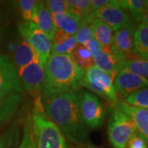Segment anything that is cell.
Instances as JSON below:
<instances>
[{
	"instance_id": "obj_1",
	"label": "cell",
	"mask_w": 148,
	"mask_h": 148,
	"mask_svg": "<svg viewBox=\"0 0 148 148\" xmlns=\"http://www.w3.org/2000/svg\"><path fill=\"white\" fill-rule=\"evenodd\" d=\"M80 91H69L42 102L45 115L58 127L64 138L76 145L87 144L89 132L79 113Z\"/></svg>"
},
{
	"instance_id": "obj_2",
	"label": "cell",
	"mask_w": 148,
	"mask_h": 148,
	"mask_svg": "<svg viewBox=\"0 0 148 148\" xmlns=\"http://www.w3.org/2000/svg\"><path fill=\"white\" fill-rule=\"evenodd\" d=\"M84 70L73 61L69 55L50 54L45 65L41 86L42 102L69 91H78L82 86Z\"/></svg>"
},
{
	"instance_id": "obj_3",
	"label": "cell",
	"mask_w": 148,
	"mask_h": 148,
	"mask_svg": "<svg viewBox=\"0 0 148 148\" xmlns=\"http://www.w3.org/2000/svg\"><path fill=\"white\" fill-rule=\"evenodd\" d=\"M31 120L37 148H68L60 130L45 115L40 98L35 101Z\"/></svg>"
},
{
	"instance_id": "obj_4",
	"label": "cell",
	"mask_w": 148,
	"mask_h": 148,
	"mask_svg": "<svg viewBox=\"0 0 148 148\" xmlns=\"http://www.w3.org/2000/svg\"><path fill=\"white\" fill-rule=\"evenodd\" d=\"M137 131V127L131 118L117 106L111 113L107 134L111 146L114 148H127L130 138Z\"/></svg>"
},
{
	"instance_id": "obj_5",
	"label": "cell",
	"mask_w": 148,
	"mask_h": 148,
	"mask_svg": "<svg viewBox=\"0 0 148 148\" xmlns=\"http://www.w3.org/2000/svg\"><path fill=\"white\" fill-rule=\"evenodd\" d=\"M114 78L111 74L92 66L84 71L82 86L116 106L119 99L114 86Z\"/></svg>"
},
{
	"instance_id": "obj_6",
	"label": "cell",
	"mask_w": 148,
	"mask_h": 148,
	"mask_svg": "<svg viewBox=\"0 0 148 148\" xmlns=\"http://www.w3.org/2000/svg\"><path fill=\"white\" fill-rule=\"evenodd\" d=\"M79 113L82 123L90 128L101 127L106 119V110L100 99L87 90L80 91Z\"/></svg>"
},
{
	"instance_id": "obj_7",
	"label": "cell",
	"mask_w": 148,
	"mask_h": 148,
	"mask_svg": "<svg viewBox=\"0 0 148 148\" xmlns=\"http://www.w3.org/2000/svg\"><path fill=\"white\" fill-rule=\"evenodd\" d=\"M21 39L28 43L37 53L40 62L45 66L51 54L52 41L32 21H24L18 25Z\"/></svg>"
},
{
	"instance_id": "obj_8",
	"label": "cell",
	"mask_w": 148,
	"mask_h": 148,
	"mask_svg": "<svg viewBox=\"0 0 148 148\" xmlns=\"http://www.w3.org/2000/svg\"><path fill=\"white\" fill-rule=\"evenodd\" d=\"M17 73L21 87L33 95L35 100L41 97L40 91L45 76V66L40 60H36L25 67L17 69Z\"/></svg>"
},
{
	"instance_id": "obj_9",
	"label": "cell",
	"mask_w": 148,
	"mask_h": 148,
	"mask_svg": "<svg viewBox=\"0 0 148 148\" xmlns=\"http://www.w3.org/2000/svg\"><path fill=\"white\" fill-rule=\"evenodd\" d=\"M135 24L131 21L126 26L114 32L111 44V51L121 64L127 59L134 58L133 36Z\"/></svg>"
},
{
	"instance_id": "obj_10",
	"label": "cell",
	"mask_w": 148,
	"mask_h": 148,
	"mask_svg": "<svg viewBox=\"0 0 148 148\" xmlns=\"http://www.w3.org/2000/svg\"><path fill=\"white\" fill-rule=\"evenodd\" d=\"M87 18L90 21L95 18L100 19L110 27L113 32H116L132 21L126 11L123 10L114 0L109 1L105 7L92 12Z\"/></svg>"
},
{
	"instance_id": "obj_11",
	"label": "cell",
	"mask_w": 148,
	"mask_h": 148,
	"mask_svg": "<svg viewBox=\"0 0 148 148\" xmlns=\"http://www.w3.org/2000/svg\"><path fill=\"white\" fill-rule=\"evenodd\" d=\"M21 92L22 87L13 61L7 55H0V97Z\"/></svg>"
},
{
	"instance_id": "obj_12",
	"label": "cell",
	"mask_w": 148,
	"mask_h": 148,
	"mask_svg": "<svg viewBox=\"0 0 148 148\" xmlns=\"http://www.w3.org/2000/svg\"><path fill=\"white\" fill-rule=\"evenodd\" d=\"M114 86L117 95L127 98L135 91L148 86V79L130 73L125 69H120L114 78Z\"/></svg>"
},
{
	"instance_id": "obj_13",
	"label": "cell",
	"mask_w": 148,
	"mask_h": 148,
	"mask_svg": "<svg viewBox=\"0 0 148 148\" xmlns=\"http://www.w3.org/2000/svg\"><path fill=\"white\" fill-rule=\"evenodd\" d=\"M32 21L52 41L57 27L54 24L52 14L44 2L37 1L33 11Z\"/></svg>"
},
{
	"instance_id": "obj_14",
	"label": "cell",
	"mask_w": 148,
	"mask_h": 148,
	"mask_svg": "<svg viewBox=\"0 0 148 148\" xmlns=\"http://www.w3.org/2000/svg\"><path fill=\"white\" fill-rule=\"evenodd\" d=\"M116 106L131 118L137 130L148 139V110L129 106L123 100H119Z\"/></svg>"
},
{
	"instance_id": "obj_15",
	"label": "cell",
	"mask_w": 148,
	"mask_h": 148,
	"mask_svg": "<svg viewBox=\"0 0 148 148\" xmlns=\"http://www.w3.org/2000/svg\"><path fill=\"white\" fill-rule=\"evenodd\" d=\"M13 63L16 69L25 67L36 60H40L36 51L23 39L19 40L12 46Z\"/></svg>"
},
{
	"instance_id": "obj_16",
	"label": "cell",
	"mask_w": 148,
	"mask_h": 148,
	"mask_svg": "<svg viewBox=\"0 0 148 148\" xmlns=\"http://www.w3.org/2000/svg\"><path fill=\"white\" fill-rule=\"evenodd\" d=\"M93 60L94 66L114 77L121 68V63L114 56L110 48H102L101 51L93 57Z\"/></svg>"
},
{
	"instance_id": "obj_17",
	"label": "cell",
	"mask_w": 148,
	"mask_h": 148,
	"mask_svg": "<svg viewBox=\"0 0 148 148\" xmlns=\"http://www.w3.org/2000/svg\"><path fill=\"white\" fill-rule=\"evenodd\" d=\"M134 58L148 60V26L140 23L135 28L133 36Z\"/></svg>"
},
{
	"instance_id": "obj_18",
	"label": "cell",
	"mask_w": 148,
	"mask_h": 148,
	"mask_svg": "<svg viewBox=\"0 0 148 148\" xmlns=\"http://www.w3.org/2000/svg\"><path fill=\"white\" fill-rule=\"evenodd\" d=\"M21 102V94L0 97V123L10 120L15 115Z\"/></svg>"
},
{
	"instance_id": "obj_19",
	"label": "cell",
	"mask_w": 148,
	"mask_h": 148,
	"mask_svg": "<svg viewBox=\"0 0 148 148\" xmlns=\"http://www.w3.org/2000/svg\"><path fill=\"white\" fill-rule=\"evenodd\" d=\"M53 19L57 29L69 34L70 36H74L78 31L82 20L74 16L70 12L53 15Z\"/></svg>"
},
{
	"instance_id": "obj_20",
	"label": "cell",
	"mask_w": 148,
	"mask_h": 148,
	"mask_svg": "<svg viewBox=\"0 0 148 148\" xmlns=\"http://www.w3.org/2000/svg\"><path fill=\"white\" fill-rule=\"evenodd\" d=\"M94 39L103 47L110 48L113 39V31L104 21L95 18L90 23Z\"/></svg>"
},
{
	"instance_id": "obj_21",
	"label": "cell",
	"mask_w": 148,
	"mask_h": 148,
	"mask_svg": "<svg viewBox=\"0 0 148 148\" xmlns=\"http://www.w3.org/2000/svg\"><path fill=\"white\" fill-rule=\"evenodd\" d=\"M69 56L80 69L84 71L94 66V60L91 53L83 45H77Z\"/></svg>"
},
{
	"instance_id": "obj_22",
	"label": "cell",
	"mask_w": 148,
	"mask_h": 148,
	"mask_svg": "<svg viewBox=\"0 0 148 148\" xmlns=\"http://www.w3.org/2000/svg\"><path fill=\"white\" fill-rule=\"evenodd\" d=\"M120 69H125L130 73L148 79V60L133 58L125 60Z\"/></svg>"
},
{
	"instance_id": "obj_23",
	"label": "cell",
	"mask_w": 148,
	"mask_h": 148,
	"mask_svg": "<svg viewBox=\"0 0 148 148\" xmlns=\"http://www.w3.org/2000/svg\"><path fill=\"white\" fill-rule=\"evenodd\" d=\"M69 12L82 21L92 13L90 0H67Z\"/></svg>"
},
{
	"instance_id": "obj_24",
	"label": "cell",
	"mask_w": 148,
	"mask_h": 148,
	"mask_svg": "<svg viewBox=\"0 0 148 148\" xmlns=\"http://www.w3.org/2000/svg\"><path fill=\"white\" fill-rule=\"evenodd\" d=\"M124 101L129 106L148 110V86L128 95Z\"/></svg>"
},
{
	"instance_id": "obj_25",
	"label": "cell",
	"mask_w": 148,
	"mask_h": 148,
	"mask_svg": "<svg viewBox=\"0 0 148 148\" xmlns=\"http://www.w3.org/2000/svg\"><path fill=\"white\" fill-rule=\"evenodd\" d=\"M117 2L123 10L128 12L132 17L148 8V0H119Z\"/></svg>"
},
{
	"instance_id": "obj_26",
	"label": "cell",
	"mask_w": 148,
	"mask_h": 148,
	"mask_svg": "<svg viewBox=\"0 0 148 148\" xmlns=\"http://www.w3.org/2000/svg\"><path fill=\"white\" fill-rule=\"evenodd\" d=\"M77 43L73 36H70L62 42L52 44L51 53L59 55H70L75 49V48L77 47Z\"/></svg>"
},
{
	"instance_id": "obj_27",
	"label": "cell",
	"mask_w": 148,
	"mask_h": 148,
	"mask_svg": "<svg viewBox=\"0 0 148 148\" xmlns=\"http://www.w3.org/2000/svg\"><path fill=\"white\" fill-rule=\"evenodd\" d=\"M90 23L91 21H89L87 17L82 21L78 31L73 36L77 45H84L87 41L94 38L93 32L90 27Z\"/></svg>"
},
{
	"instance_id": "obj_28",
	"label": "cell",
	"mask_w": 148,
	"mask_h": 148,
	"mask_svg": "<svg viewBox=\"0 0 148 148\" xmlns=\"http://www.w3.org/2000/svg\"><path fill=\"white\" fill-rule=\"evenodd\" d=\"M18 148H37L32 129L31 115L27 117V121L25 123V126L23 128V135Z\"/></svg>"
},
{
	"instance_id": "obj_29",
	"label": "cell",
	"mask_w": 148,
	"mask_h": 148,
	"mask_svg": "<svg viewBox=\"0 0 148 148\" xmlns=\"http://www.w3.org/2000/svg\"><path fill=\"white\" fill-rule=\"evenodd\" d=\"M19 139V130L16 127H11L9 131L0 137V148H12Z\"/></svg>"
},
{
	"instance_id": "obj_30",
	"label": "cell",
	"mask_w": 148,
	"mask_h": 148,
	"mask_svg": "<svg viewBox=\"0 0 148 148\" xmlns=\"http://www.w3.org/2000/svg\"><path fill=\"white\" fill-rule=\"evenodd\" d=\"M44 3H45L52 16L69 12V4L67 0H48Z\"/></svg>"
},
{
	"instance_id": "obj_31",
	"label": "cell",
	"mask_w": 148,
	"mask_h": 148,
	"mask_svg": "<svg viewBox=\"0 0 148 148\" xmlns=\"http://www.w3.org/2000/svg\"><path fill=\"white\" fill-rule=\"evenodd\" d=\"M37 1L35 0H21L18 1V8L21 12L24 21H32L33 11Z\"/></svg>"
},
{
	"instance_id": "obj_32",
	"label": "cell",
	"mask_w": 148,
	"mask_h": 148,
	"mask_svg": "<svg viewBox=\"0 0 148 148\" xmlns=\"http://www.w3.org/2000/svg\"><path fill=\"white\" fill-rule=\"evenodd\" d=\"M148 139L139 131H136L127 143V148H147Z\"/></svg>"
},
{
	"instance_id": "obj_33",
	"label": "cell",
	"mask_w": 148,
	"mask_h": 148,
	"mask_svg": "<svg viewBox=\"0 0 148 148\" xmlns=\"http://www.w3.org/2000/svg\"><path fill=\"white\" fill-rule=\"evenodd\" d=\"M83 46L86 48V49L91 53L92 57L95 56L102 49V48H103V46L101 45V44L98 42L96 40H95L94 38L90 40L89 41H87Z\"/></svg>"
},
{
	"instance_id": "obj_34",
	"label": "cell",
	"mask_w": 148,
	"mask_h": 148,
	"mask_svg": "<svg viewBox=\"0 0 148 148\" xmlns=\"http://www.w3.org/2000/svg\"><path fill=\"white\" fill-rule=\"evenodd\" d=\"M135 21H139L143 24L147 25L148 26V8H147L142 12H140L139 14L136 15L135 16L132 17Z\"/></svg>"
},
{
	"instance_id": "obj_35",
	"label": "cell",
	"mask_w": 148,
	"mask_h": 148,
	"mask_svg": "<svg viewBox=\"0 0 148 148\" xmlns=\"http://www.w3.org/2000/svg\"><path fill=\"white\" fill-rule=\"evenodd\" d=\"M109 3V0H90V6L92 12L99 10Z\"/></svg>"
}]
</instances>
